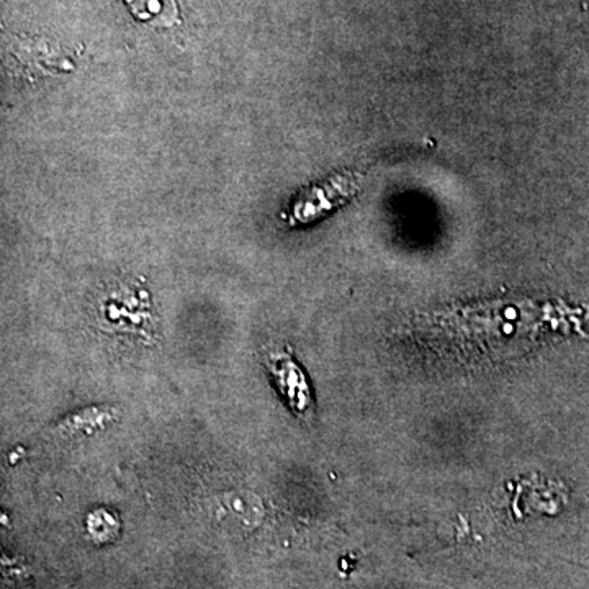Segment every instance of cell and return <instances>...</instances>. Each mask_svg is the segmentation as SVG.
<instances>
[{"label":"cell","mask_w":589,"mask_h":589,"mask_svg":"<svg viewBox=\"0 0 589 589\" xmlns=\"http://www.w3.org/2000/svg\"><path fill=\"white\" fill-rule=\"evenodd\" d=\"M267 369L276 377L280 391L294 415L308 419L313 415V398L307 383V377L300 366L293 362L289 352H270L267 357Z\"/></svg>","instance_id":"1"},{"label":"cell","mask_w":589,"mask_h":589,"mask_svg":"<svg viewBox=\"0 0 589 589\" xmlns=\"http://www.w3.org/2000/svg\"><path fill=\"white\" fill-rule=\"evenodd\" d=\"M356 189V180L352 176L339 177L335 182L318 187L313 192L300 200L293 208V217L307 221L320 217L325 210L339 206L348 199L349 193Z\"/></svg>","instance_id":"2"}]
</instances>
